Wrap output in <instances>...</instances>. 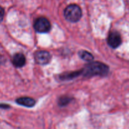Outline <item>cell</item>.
Instances as JSON below:
<instances>
[{
	"instance_id": "6da1fadb",
	"label": "cell",
	"mask_w": 129,
	"mask_h": 129,
	"mask_svg": "<svg viewBox=\"0 0 129 129\" xmlns=\"http://www.w3.org/2000/svg\"><path fill=\"white\" fill-rule=\"evenodd\" d=\"M108 66L99 62H93L85 66L82 73L85 76L91 77L97 75L105 76L108 74Z\"/></svg>"
},
{
	"instance_id": "7a4b0ae2",
	"label": "cell",
	"mask_w": 129,
	"mask_h": 129,
	"mask_svg": "<svg viewBox=\"0 0 129 129\" xmlns=\"http://www.w3.org/2000/svg\"><path fill=\"white\" fill-rule=\"evenodd\" d=\"M64 16L67 20L71 22H77L82 16L81 9L77 5H69L64 10Z\"/></svg>"
},
{
	"instance_id": "3957f363",
	"label": "cell",
	"mask_w": 129,
	"mask_h": 129,
	"mask_svg": "<svg viewBox=\"0 0 129 129\" xmlns=\"http://www.w3.org/2000/svg\"><path fill=\"white\" fill-rule=\"evenodd\" d=\"M51 28L50 22L47 18L40 17L37 19L34 23V28L39 33H47Z\"/></svg>"
},
{
	"instance_id": "277c9868",
	"label": "cell",
	"mask_w": 129,
	"mask_h": 129,
	"mask_svg": "<svg viewBox=\"0 0 129 129\" xmlns=\"http://www.w3.org/2000/svg\"><path fill=\"white\" fill-rule=\"evenodd\" d=\"M50 53L45 50H39L35 54V60L37 64L40 65H45L50 62Z\"/></svg>"
},
{
	"instance_id": "5b68a950",
	"label": "cell",
	"mask_w": 129,
	"mask_h": 129,
	"mask_svg": "<svg viewBox=\"0 0 129 129\" xmlns=\"http://www.w3.org/2000/svg\"><path fill=\"white\" fill-rule=\"evenodd\" d=\"M122 43V38L119 33L117 31H112L108 37V44L113 49H116Z\"/></svg>"
},
{
	"instance_id": "8992f818",
	"label": "cell",
	"mask_w": 129,
	"mask_h": 129,
	"mask_svg": "<svg viewBox=\"0 0 129 129\" xmlns=\"http://www.w3.org/2000/svg\"><path fill=\"white\" fill-rule=\"evenodd\" d=\"M13 64L16 68H21L23 66L26 62L25 57L21 53H17L13 57Z\"/></svg>"
},
{
	"instance_id": "52a82bcc",
	"label": "cell",
	"mask_w": 129,
	"mask_h": 129,
	"mask_svg": "<svg viewBox=\"0 0 129 129\" xmlns=\"http://www.w3.org/2000/svg\"><path fill=\"white\" fill-rule=\"evenodd\" d=\"M16 103L26 107H32L35 105V101L30 97H21L16 100Z\"/></svg>"
},
{
	"instance_id": "ba28073f",
	"label": "cell",
	"mask_w": 129,
	"mask_h": 129,
	"mask_svg": "<svg viewBox=\"0 0 129 129\" xmlns=\"http://www.w3.org/2000/svg\"><path fill=\"white\" fill-rule=\"evenodd\" d=\"M79 57L83 59L84 60H86L87 62H90L93 60V56L91 53L88 52V51L86 50H81L79 52Z\"/></svg>"
},
{
	"instance_id": "9c48e42d",
	"label": "cell",
	"mask_w": 129,
	"mask_h": 129,
	"mask_svg": "<svg viewBox=\"0 0 129 129\" xmlns=\"http://www.w3.org/2000/svg\"><path fill=\"white\" fill-rule=\"evenodd\" d=\"M71 98L66 96H62L61 98H59V104L60 106L67 105L71 102Z\"/></svg>"
},
{
	"instance_id": "30bf717a",
	"label": "cell",
	"mask_w": 129,
	"mask_h": 129,
	"mask_svg": "<svg viewBox=\"0 0 129 129\" xmlns=\"http://www.w3.org/2000/svg\"><path fill=\"white\" fill-rule=\"evenodd\" d=\"M82 73L81 71H76V72H73V73H69V74H66L65 75H63L62 78V79H71V78H75L79 76L81 73Z\"/></svg>"
},
{
	"instance_id": "8fae6325",
	"label": "cell",
	"mask_w": 129,
	"mask_h": 129,
	"mask_svg": "<svg viewBox=\"0 0 129 129\" xmlns=\"http://www.w3.org/2000/svg\"><path fill=\"white\" fill-rule=\"evenodd\" d=\"M4 15H5V11L4 9L1 6H0V22L3 20L4 17Z\"/></svg>"
},
{
	"instance_id": "7c38bea8",
	"label": "cell",
	"mask_w": 129,
	"mask_h": 129,
	"mask_svg": "<svg viewBox=\"0 0 129 129\" xmlns=\"http://www.w3.org/2000/svg\"><path fill=\"white\" fill-rule=\"evenodd\" d=\"M0 107H1V108H9V106L8 105H4V104H3V105H0Z\"/></svg>"
}]
</instances>
